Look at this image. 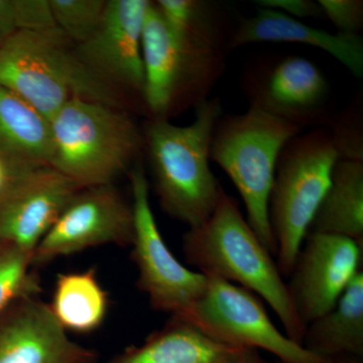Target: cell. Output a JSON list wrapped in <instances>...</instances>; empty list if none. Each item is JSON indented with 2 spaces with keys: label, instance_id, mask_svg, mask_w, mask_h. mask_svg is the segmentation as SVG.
<instances>
[{
  "label": "cell",
  "instance_id": "d6986e66",
  "mask_svg": "<svg viewBox=\"0 0 363 363\" xmlns=\"http://www.w3.org/2000/svg\"><path fill=\"white\" fill-rule=\"evenodd\" d=\"M308 233L344 236L363 247V162H336Z\"/></svg>",
  "mask_w": 363,
  "mask_h": 363
},
{
  "label": "cell",
  "instance_id": "4fadbf2b",
  "mask_svg": "<svg viewBox=\"0 0 363 363\" xmlns=\"http://www.w3.org/2000/svg\"><path fill=\"white\" fill-rule=\"evenodd\" d=\"M363 247L334 234L308 233L288 285L301 322L307 327L333 309L362 269Z\"/></svg>",
  "mask_w": 363,
  "mask_h": 363
},
{
  "label": "cell",
  "instance_id": "9c48e42d",
  "mask_svg": "<svg viewBox=\"0 0 363 363\" xmlns=\"http://www.w3.org/2000/svg\"><path fill=\"white\" fill-rule=\"evenodd\" d=\"M128 176L135 215L131 259L138 267V288L156 311L185 316L204 294L207 277L184 266L167 245L150 205L143 161L136 162Z\"/></svg>",
  "mask_w": 363,
  "mask_h": 363
},
{
  "label": "cell",
  "instance_id": "7402d4cb",
  "mask_svg": "<svg viewBox=\"0 0 363 363\" xmlns=\"http://www.w3.org/2000/svg\"><path fill=\"white\" fill-rule=\"evenodd\" d=\"M164 23L179 33H195L229 44L230 28L218 4L205 0H157L154 1ZM230 49V48H229Z\"/></svg>",
  "mask_w": 363,
  "mask_h": 363
},
{
  "label": "cell",
  "instance_id": "f546056e",
  "mask_svg": "<svg viewBox=\"0 0 363 363\" xmlns=\"http://www.w3.org/2000/svg\"><path fill=\"white\" fill-rule=\"evenodd\" d=\"M242 363H281V362H272L267 360V358L262 357L259 353V350H250L247 348L245 350V358H243Z\"/></svg>",
  "mask_w": 363,
  "mask_h": 363
},
{
  "label": "cell",
  "instance_id": "ba28073f",
  "mask_svg": "<svg viewBox=\"0 0 363 363\" xmlns=\"http://www.w3.org/2000/svg\"><path fill=\"white\" fill-rule=\"evenodd\" d=\"M205 276L204 294L181 317L210 337L234 347L267 351L281 363H332L331 358L318 357L281 333L255 294L218 277Z\"/></svg>",
  "mask_w": 363,
  "mask_h": 363
},
{
  "label": "cell",
  "instance_id": "f1b7e54d",
  "mask_svg": "<svg viewBox=\"0 0 363 363\" xmlns=\"http://www.w3.org/2000/svg\"><path fill=\"white\" fill-rule=\"evenodd\" d=\"M21 30L18 0H0V47Z\"/></svg>",
  "mask_w": 363,
  "mask_h": 363
},
{
  "label": "cell",
  "instance_id": "277c9868",
  "mask_svg": "<svg viewBox=\"0 0 363 363\" xmlns=\"http://www.w3.org/2000/svg\"><path fill=\"white\" fill-rule=\"evenodd\" d=\"M50 167L79 187L113 184L145 154L143 130L133 113L75 98L50 119Z\"/></svg>",
  "mask_w": 363,
  "mask_h": 363
},
{
  "label": "cell",
  "instance_id": "8fae6325",
  "mask_svg": "<svg viewBox=\"0 0 363 363\" xmlns=\"http://www.w3.org/2000/svg\"><path fill=\"white\" fill-rule=\"evenodd\" d=\"M150 4V0H107L96 30L76 45L83 63L118 91L135 113L145 116L143 30Z\"/></svg>",
  "mask_w": 363,
  "mask_h": 363
},
{
  "label": "cell",
  "instance_id": "484cf974",
  "mask_svg": "<svg viewBox=\"0 0 363 363\" xmlns=\"http://www.w3.org/2000/svg\"><path fill=\"white\" fill-rule=\"evenodd\" d=\"M318 4L338 33L358 35L362 30V0H318Z\"/></svg>",
  "mask_w": 363,
  "mask_h": 363
},
{
  "label": "cell",
  "instance_id": "52a82bcc",
  "mask_svg": "<svg viewBox=\"0 0 363 363\" xmlns=\"http://www.w3.org/2000/svg\"><path fill=\"white\" fill-rule=\"evenodd\" d=\"M337 161L330 131L325 128L295 136L279 155L269 219L283 277L290 276Z\"/></svg>",
  "mask_w": 363,
  "mask_h": 363
},
{
  "label": "cell",
  "instance_id": "5bb4252c",
  "mask_svg": "<svg viewBox=\"0 0 363 363\" xmlns=\"http://www.w3.org/2000/svg\"><path fill=\"white\" fill-rule=\"evenodd\" d=\"M0 363H98L96 351L72 340L39 297L0 314Z\"/></svg>",
  "mask_w": 363,
  "mask_h": 363
},
{
  "label": "cell",
  "instance_id": "3957f363",
  "mask_svg": "<svg viewBox=\"0 0 363 363\" xmlns=\"http://www.w3.org/2000/svg\"><path fill=\"white\" fill-rule=\"evenodd\" d=\"M0 86L51 119L75 98L135 113L130 102L79 57L76 45L55 28L18 30L0 47Z\"/></svg>",
  "mask_w": 363,
  "mask_h": 363
},
{
  "label": "cell",
  "instance_id": "4316f807",
  "mask_svg": "<svg viewBox=\"0 0 363 363\" xmlns=\"http://www.w3.org/2000/svg\"><path fill=\"white\" fill-rule=\"evenodd\" d=\"M257 4L260 9L279 11L296 20L325 18L321 6L313 0H259Z\"/></svg>",
  "mask_w": 363,
  "mask_h": 363
},
{
  "label": "cell",
  "instance_id": "5b68a950",
  "mask_svg": "<svg viewBox=\"0 0 363 363\" xmlns=\"http://www.w3.org/2000/svg\"><path fill=\"white\" fill-rule=\"evenodd\" d=\"M229 52L223 40L172 30L150 1L143 30L147 118L169 121L209 99Z\"/></svg>",
  "mask_w": 363,
  "mask_h": 363
},
{
  "label": "cell",
  "instance_id": "7c38bea8",
  "mask_svg": "<svg viewBox=\"0 0 363 363\" xmlns=\"http://www.w3.org/2000/svg\"><path fill=\"white\" fill-rule=\"evenodd\" d=\"M242 87L250 107L301 130L329 125L331 90L328 80L310 60L286 56L259 62L245 72Z\"/></svg>",
  "mask_w": 363,
  "mask_h": 363
},
{
  "label": "cell",
  "instance_id": "ac0fdd59",
  "mask_svg": "<svg viewBox=\"0 0 363 363\" xmlns=\"http://www.w3.org/2000/svg\"><path fill=\"white\" fill-rule=\"evenodd\" d=\"M302 346L324 358H363V271L331 311L306 327Z\"/></svg>",
  "mask_w": 363,
  "mask_h": 363
},
{
  "label": "cell",
  "instance_id": "2e32d148",
  "mask_svg": "<svg viewBox=\"0 0 363 363\" xmlns=\"http://www.w3.org/2000/svg\"><path fill=\"white\" fill-rule=\"evenodd\" d=\"M259 43H292L317 48L338 60L355 77L363 76V40L359 35L329 33L279 11L260 9L233 30L229 48L233 51Z\"/></svg>",
  "mask_w": 363,
  "mask_h": 363
},
{
  "label": "cell",
  "instance_id": "603a6c76",
  "mask_svg": "<svg viewBox=\"0 0 363 363\" xmlns=\"http://www.w3.org/2000/svg\"><path fill=\"white\" fill-rule=\"evenodd\" d=\"M40 277L33 255L13 245L0 243V314L20 298L39 297Z\"/></svg>",
  "mask_w": 363,
  "mask_h": 363
},
{
  "label": "cell",
  "instance_id": "4dcf8cb0",
  "mask_svg": "<svg viewBox=\"0 0 363 363\" xmlns=\"http://www.w3.org/2000/svg\"><path fill=\"white\" fill-rule=\"evenodd\" d=\"M332 363H363V358L354 357H340L331 358Z\"/></svg>",
  "mask_w": 363,
  "mask_h": 363
},
{
  "label": "cell",
  "instance_id": "6da1fadb",
  "mask_svg": "<svg viewBox=\"0 0 363 363\" xmlns=\"http://www.w3.org/2000/svg\"><path fill=\"white\" fill-rule=\"evenodd\" d=\"M182 247L186 260L202 274L225 279L264 298L283 324L286 335L302 345L306 327L274 255L223 188L213 213L189 228Z\"/></svg>",
  "mask_w": 363,
  "mask_h": 363
},
{
  "label": "cell",
  "instance_id": "44dd1931",
  "mask_svg": "<svg viewBox=\"0 0 363 363\" xmlns=\"http://www.w3.org/2000/svg\"><path fill=\"white\" fill-rule=\"evenodd\" d=\"M49 306L52 316L64 330L88 334L104 323L109 310V296L96 272H63L55 283Z\"/></svg>",
  "mask_w": 363,
  "mask_h": 363
},
{
  "label": "cell",
  "instance_id": "9a60e30c",
  "mask_svg": "<svg viewBox=\"0 0 363 363\" xmlns=\"http://www.w3.org/2000/svg\"><path fill=\"white\" fill-rule=\"evenodd\" d=\"M80 189L51 167L33 172L0 198V243L33 255Z\"/></svg>",
  "mask_w": 363,
  "mask_h": 363
},
{
  "label": "cell",
  "instance_id": "7a4b0ae2",
  "mask_svg": "<svg viewBox=\"0 0 363 363\" xmlns=\"http://www.w3.org/2000/svg\"><path fill=\"white\" fill-rule=\"evenodd\" d=\"M219 98H209L195 108L185 126L166 119L147 118L142 126L145 154L162 209L191 227L213 213L222 190L210 168V150L222 116Z\"/></svg>",
  "mask_w": 363,
  "mask_h": 363
},
{
  "label": "cell",
  "instance_id": "d4e9b609",
  "mask_svg": "<svg viewBox=\"0 0 363 363\" xmlns=\"http://www.w3.org/2000/svg\"><path fill=\"white\" fill-rule=\"evenodd\" d=\"M362 117L359 109H347L329 124L338 160L363 162Z\"/></svg>",
  "mask_w": 363,
  "mask_h": 363
},
{
  "label": "cell",
  "instance_id": "83f0119b",
  "mask_svg": "<svg viewBox=\"0 0 363 363\" xmlns=\"http://www.w3.org/2000/svg\"><path fill=\"white\" fill-rule=\"evenodd\" d=\"M40 168L0 152V198Z\"/></svg>",
  "mask_w": 363,
  "mask_h": 363
},
{
  "label": "cell",
  "instance_id": "30bf717a",
  "mask_svg": "<svg viewBox=\"0 0 363 363\" xmlns=\"http://www.w3.org/2000/svg\"><path fill=\"white\" fill-rule=\"evenodd\" d=\"M133 235V204L113 184L82 188L35 247L33 266L101 245L131 247Z\"/></svg>",
  "mask_w": 363,
  "mask_h": 363
},
{
  "label": "cell",
  "instance_id": "ffe728a7",
  "mask_svg": "<svg viewBox=\"0 0 363 363\" xmlns=\"http://www.w3.org/2000/svg\"><path fill=\"white\" fill-rule=\"evenodd\" d=\"M0 152L38 167H50L51 123L35 107L0 86Z\"/></svg>",
  "mask_w": 363,
  "mask_h": 363
},
{
  "label": "cell",
  "instance_id": "e0dca14e",
  "mask_svg": "<svg viewBox=\"0 0 363 363\" xmlns=\"http://www.w3.org/2000/svg\"><path fill=\"white\" fill-rule=\"evenodd\" d=\"M247 350L219 342L173 315L142 344L125 348L108 363H242Z\"/></svg>",
  "mask_w": 363,
  "mask_h": 363
},
{
  "label": "cell",
  "instance_id": "8992f818",
  "mask_svg": "<svg viewBox=\"0 0 363 363\" xmlns=\"http://www.w3.org/2000/svg\"><path fill=\"white\" fill-rule=\"evenodd\" d=\"M301 133L297 126L250 107L245 113L221 116L212 138L210 161L233 181L245 203L248 224L274 257L269 194L281 150Z\"/></svg>",
  "mask_w": 363,
  "mask_h": 363
},
{
  "label": "cell",
  "instance_id": "cb8c5ba5",
  "mask_svg": "<svg viewBox=\"0 0 363 363\" xmlns=\"http://www.w3.org/2000/svg\"><path fill=\"white\" fill-rule=\"evenodd\" d=\"M57 28L76 45L96 30L107 0H49Z\"/></svg>",
  "mask_w": 363,
  "mask_h": 363
}]
</instances>
